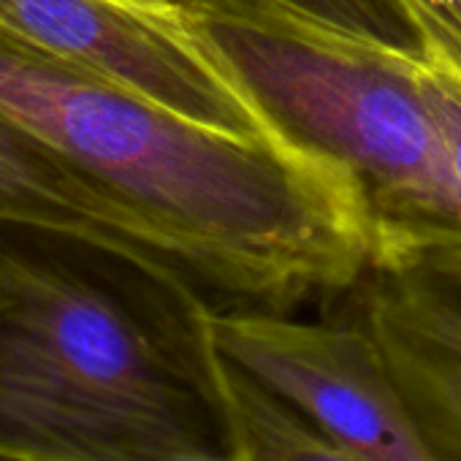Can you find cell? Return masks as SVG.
Wrapping results in <instances>:
<instances>
[{
	"label": "cell",
	"mask_w": 461,
	"mask_h": 461,
	"mask_svg": "<svg viewBox=\"0 0 461 461\" xmlns=\"http://www.w3.org/2000/svg\"><path fill=\"white\" fill-rule=\"evenodd\" d=\"M0 114L112 206L139 258L212 312H285L375 264L353 182L275 139L201 125L0 31Z\"/></svg>",
	"instance_id": "1"
},
{
	"label": "cell",
	"mask_w": 461,
	"mask_h": 461,
	"mask_svg": "<svg viewBox=\"0 0 461 461\" xmlns=\"http://www.w3.org/2000/svg\"><path fill=\"white\" fill-rule=\"evenodd\" d=\"M209 312L128 250L0 220V450L36 461L228 450Z\"/></svg>",
	"instance_id": "2"
},
{
	"label": "cell",
	"mask_w": 461,
	"mask_h": 461,
	"mask_svg": "<svg viewBox=\"0 0 461 461\" xmlns=\"http://www.w3.org/2000/svg\"><path fill=\"white\" fill-rule=\"evenodd\" d=\"M179 25L288 147L345 174L375 267L461 248V206L423 66L272 0H201ZM372 267V269H375Z\"/></svg>",
	"instance_id": "3"
},
{
	"label": "cell",
	"mask_w": 461,
	"mask_h": 461,
	"mask_svg": "<svg viewBox=\"0 0 461 461\" xmlns=\"http://www.w3.org/2000/svg\"><path fill=\"white\" fill-rule=\"evenodd\" d=\"M228 364L294 407L353 461H434L375 337L353 318L209 312Z\"/></svg>",
	"instance_id": "4"
},
{
	"label": "cell",
	"mask_w": 461,
	"mask_h": 461,
	"mask_svg": "<svg viewBox=\"0 0 461 461\" xmlns=\"http://www.w3.org/2000/svg\"><path fill=\"white\" fill-rule=\"evenodd\" d=\"M0 31L214 131L280 141L174 12L141 0H0Z\"/></svg>",
	"instance_id": "5"
},
{
	"label": "cell",
	"mask_w": 461,
	"mask_h": 461,
	"mask_svg": "<svg viewBox=\"0 0 461 461\" xmlns=\"http://www.w3.org/2000/svg\"><path fill=\"white\" fill-rule=\"evenodd\" d=\"M353 291L434 461H461V248L375 267Z\"/></svg>",
	"instance_id": "6"
},
{
	"label": "cell",
	"mask_w": 461,
	"mask_h": 461,
	"mask_svg": "<svg viewBox=\"0 0 461 461\" xmlns=\"http://www.w3.org/2000/svg\"><path fill=\"white\" fill-rule=\"evenodd\" d=\"M0 220L68 228L136 256L104 195L47 144L4 114H0Z\"/></svg>",
	"instance_id": "7"
},
{
	"label": "cell",
	"mask_w": 461,
	"mask_h": 461,
	"mask_svg": "<svg viewBox=\"0 0 461 461\" xmlns=\"http://www.w3.org/2000/svg\"><path fill=\"white\" fill-rule=\"evenodd\" d=\"M272 4L342 36L415 60H431L426 36L404 0H272Z\"/></svg>",
	"instance_id": "8"
},
{
	"label": "cell",
	"mask_w": 461,
	"mask_h": 461,
	"mask_svg": "<svg viewBox=\"0 0 461 461\" xmlns=\"http://www.w3.org/2000/svg\"><path fill=\"white\" fill-rule=\"evenodd\" d=\"M423 79H426V90H429L434 114L439 120L445 144H447L453 185H456V195L461 206V74L437 60H429L423 66Z\"/></svg>",
	"instance_id": "9"
},
{
	"label": "cell",
	"mask_w": 461,
	"mask_h": 461,
	"mask_svg": "<svg viewBox=\"0 0 461 461\" xmlns=\"http://www.w3.org/2000/svg\"><path fill=\"white\" fill-rule=\"evenodd\" d=\"M418 20L431 60L461 74V0H404Z\"/></svg>",
	"instance_id": "10"
},
{
	"label": "cell",
	"mask_w": 461,
	"mask_h": 461,
	"mask_svg": "<svg viewBox=\"0 0 461 461\" xmlns=\"http://www.w3.org/2000/svg\"><path fill=\"white\" fill-rule=\"evenodd\" d=\"M139 461H248L245 453L237 447L228 450H187V453H168V456H155V458H139Z\"/></svg>",
	"instance_id": "11"
},
{
	"label": "cell",
	"mask_w": 461,
	"mask_h": 461,
	"mask_svg": "<svg viewBox=\"0 0 461 461\" xmlns=\"http://www.w3.org/2000/svg\"><path fill=\"white\" fill-rule=\"evenodd\" d=\"M141 4H149V6H158V9L182 14V12H193L201 4V0H141Z\"/></svg>",
	"instance_id": "12"
},
{
	"label": "cell",
	"mask_w": 461,
	"mask_h": 461,
	"mask_svg": "<svg viewBox=\"0 0 461 461\" xmlns=\"http://www.w3.org/2000/svg\"><path fill=\"white\" fill-rule=\"evenodd\" d=\"M0 461H36V458L20 456V453H12V450H0Z\"/></svg>",
	"instance_id": "13"
}]
</instances>
